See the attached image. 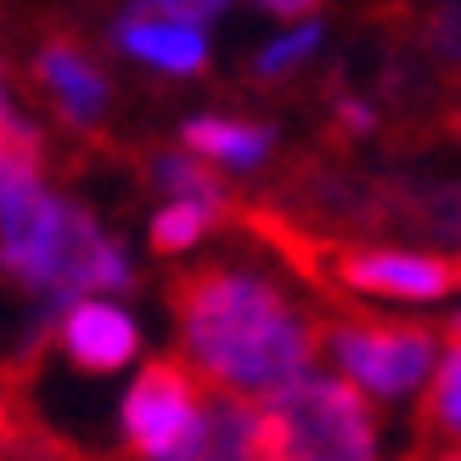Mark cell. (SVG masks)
Wrapping results in <instances>:
<instances>
[{"label":"cell","instance_id":"cell-10","mask_svg":"<svg viewBox=\"0 0 461 461\" xmlns=\"http://www.w3.org/2000/svg\"><path fill=\"white\" fill-rule=\"evenodd\" d=\"M214 214H220V197H169V209L152 220V248L158 253L192 248L203 230L214 225Z\"/></svg>","mask_w":461,"mask_h":461},{"label":"cell","instance_id":"cell-1","mask_svg":"<svg viewBox=\"0 0 461 461\" xmlns=\"http://www.w3.org/2000/svg\"><path fill=\"white\" fill-rule=\"evenodd\" d=\"M180 338L197 372L248 400H270L310 372L315 332L265 276L197 270L175 287Z\"/></svg>","mask_w":461,"mask_h":461},{"label":"cell","instance_id":"cell-15","mask_svg":"<svg viewBox=\"0 0 461 461\" xmlns=\"http://www.w3.org/2000/svg\"><path fill=\"white\" fill-rule=\"evenodd\" d=\"M265 6H270V12H282V17H293V12H310L315 0H265Z\"/></svg>","mask_w":461,"mask_h":461},{"label":"cell","instance_id":"cell-2","mask_svg":"<svg viewBox=\"0 0 461 461\" xmlns=\"http://www.w3.org/2000/svg\"><path fill=\"white\" fill-rule=\"evenodd\" d=\"M265 456H310V461H366L377 456L372 411L349 383L298 377L265 400Z\"/></svg>","mask_w":461,"mask_h":461},{"label":"cell","instance_id":"cell-11","mask_svg":"<svg viewBox=\"0 0 461 461\" xmlns=\"http://www.w3.org/2000/svg\"><path fill=\"white\" fill-rule=\"evenodd\" d=\"M428 439L445 445V450H461V349L439 366V377H433V394H428Z\"/></svg>","mask_w":461,"mask_h":461},{"label":"cell","instance_id":"cell-9","mask_svg":"<svg viewBox=\"0 0 461 461\" xmlns=\"http://www.w3.org/2000/svg\"><path fill=\"white\" fill-rule=\"evenodd\" d=\"M186 147L197 158H214L225 169H253L270 152V135L253 124H230V119H192L186 124Z\"/></svg>","mask_w":461,"mask_h":461},{"label":"cell","instance_id":"cell-13","mask_svg":"<svg viewBox=\"0 0 461 461\" xmlns=\"http://www.w3.org/2000/svg\"><path fill=\"white\" fill-rule=\"evenodd\" d=\"M315 45H321V29H315V23H304V29H293L287 40H276L270 45V51L259 57V74H287V68H298V62H304L310 51H315Z\"/></svg>","mask_w":461,"mask_h":461},{"label":"cell","instance_id":"cell-4","mask_svg":"<svg viewBox=\"0 0 461 461\" xmlns=\"http://www.w3.org/2000/svg\"><path fill=\"white\" fill-rule=\"evenodd\" d=\"M332 355L360 388L372 394H411L428 366H433V338L422 327H338Z\"/></svg>","mask_w":461,"mask_h":461},{"label":"cell","instance_id":"cell-7","mask_svg":"<svg viewBox=\"0 0 461 461\" xmlns=\"http://www.w3.org/2000/svg\"><path fill=\"white\" fill-rule=\"evenodd\" d=\"M119 45L130 57H141L164 74H197L209 62V45H203V23H180V17H152L135 12L119 23Z\"/></svg>","mask_w":461,"mask_h":461},{"label":"cell","instance_id":"cell-8","mask_svg":"<svg viewBox=\"0 0 461 461\" xmlns=\"http://www.w3.org/2000/svg\"><path fill=\"white\" fill-rule=\"evenodd\" d=\"M40 79L45 90H51V102L62 107V119L68 124H96L102 119V107H107V85L102 74L90 68L79 51H68V45H51V51L40 57Z\"/></svg>","mask_w":461,"mask_h":461},{"label":"cell","instance_id":"cell-6","mask_svg":"<svg viewBox=\"0 0 461 461\" xmlns=\"http://www.w3.org/2000/svg\"><path fill=\"white\" fill-rule=\"evenodd\" d=\"M135 343H141L135 338V321L119 304H107V298L85 293L74 304H62V349L85 372H119V366H130Z\"/></svg>","mask_w":461,"mask_h":461},{"label":"cell","instance_id":"cell-16","mask_svg":"<svg viewBox=\"0 0 461 461\" xmlns=\"http://www.w3.org/2000/svg\"><path fill=\"white\" fill-rule=\"evenodd\" d=\"M343 124H349V130H366V124H372V113L349 102V107H343Z\"/></svg>","mask_w":461,"mask_h":461},{"label":"cell","instance_id":"cell-3","mask_svg":"<svg viewBox=\"0 0 461 461\" xmlns=\"http://www.w3.org/2000/svg\"><path fill=\"white\" fill-rule=\"evenodd\" d=\"M124 433L141 456L192 461L203 456V433H209V400L180 366H147L124 400Z\"/></svg>","mask_w":461,"mask_h":461},{"label":"cell","instance_id":"cell-18","mask_svg":"<svg viewBox=\"0 0 461 461\" xmlns=\"http://www.w3.org/2000/svg\"><path fill=\"white\" fill-rule=\"evenodd\" d=\"M456 282H461V270H456Z\"/></svg>","mask_w":461,"mask_h":461},{"label":"cell","instance_id":"cell-17","mask_svg":"<svg viewBox=\"0 0 461 461\" xmlns=\"http://www.w3.org/2000/svg\"><path fill=\"white\" fill-rule=\"evenodd\" d=\"M450 349H461V315H456V327H450Z\"/></svg>","mask_w":461,"mask_h":461},{"label":"cell","instance_id":"cell-12","mask_svg":"<svg viewBox=\"0 0 461 461\" xmlns=\"http://www.w3.org/2000/svg\"><path fill=\"white\" fill-rule=\"evenodd\" d=\"M158 186H164L169 197H220L214 175L197 169L192 158H158Z\"/></svg>","mask_w":461,"mask_h":461},{"label":"cell","instance_id":"cell-14","mask_svg":"<svg viewBox=\"0 0 461 461\" xmlns=\"http://www.w3.org/2000/svg\"><path fill=\"white\" fill-rule=\"evenodd\" d=\"M135 12H152V17H180V23H203V17H214L220 6H214V0H141Z\"/></svg>","mask_w":461,"mask_h":461},{"label":"cell","instance_id":"cell-5","mask_svg":"<svg viewBox=\"0 0 461 461\" xmlns=\"http://www.w3.org/2000/svg\"><path fill=\"white\" fill-rule=\"evenodd\" d=\"M332 276L355 293H377V298H439L456 270H445L439 259H422V253H388V248H343L332 253Z\"/></svg>","mask_w":461,"mask_h":461}]
</instances>
